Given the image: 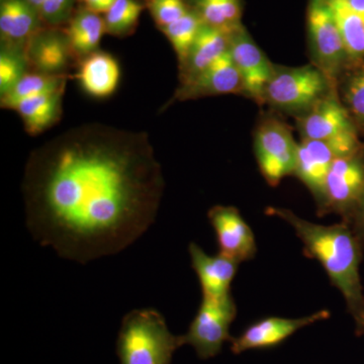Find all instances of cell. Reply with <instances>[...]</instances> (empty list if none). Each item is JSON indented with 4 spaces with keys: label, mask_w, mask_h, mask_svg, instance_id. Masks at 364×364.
Masks as SVG:
<instances>
[{
    "label": "cell",
    "mask_w": 364,
    "mask_h": 364,
    "mask_svg": "<svg viewBox=\"0 0 364 364\" xmlns=\"http://www.w3.org/2000/svg\"><path fill=\"white\" fill-rule=\"evenodd\" d=\"M164 188L147 134L98 123L33 150L21 182L35 240L82 264L143 236L156 220Z\"/></svg>",
    "instance_id": "6da1fadb"
},
{
    "label": "cell",
    "mask_w": 364,
    "mask_h": 364,
    "mask_svg": "<svg viewBox=\"0 0 364 364\" xmlns=\"http://www.w3.org/2000/svg\"><path fill=\"white\" fill-rule=\"evenodd\" d=\"M267 213L291 225L305 246L306 255L322 264L333 286L343 296L358 331L364 325V294L359 273L363 243L350 225L316 224L286 208H268Z\"/></svg>",
    "instance_id": "7a4b0ae2"
},
{
    "label": "cell",
    "mask_w": 364,
    "mask_h": 364,
    "mask_svg": "<svg viewBox=\"0 0 364 364\" xmlns=\"http://www.w3.org/2000/svg\"><path fill=\"white\" fill-rule=\"evenodd\" d=\"M182 335L170 331L162 314L155 309H136L124 315L117 333L119 364H171L183 346Z\"/></svg>",
    "instance_id": "3957f363"
},
{
    "label": "cell",
    "mask_w": 364,
    "mask_h": 364,
    "mask_svg": "<svg viewBox=\"0 0 364 364\" xmlns=\"http://www.w3.org/2000/svg\"><path fill=\"white\" fill-rule=\"evenodd\" d=\"M333 82L316 65L275 69L267 90L265 102L287 112H309L331 95Z\"/></svg>",
    "instance_id": "277c9868"
},
{
    "label": "cell",
    "mask_w": 364,
    "mask_h": 364,
    "mask_svg": "<svg viewBox=\"0 0 364 364\" xmlns=\"http://www.w3.org/2000/svg\"><path fill=\"white\" fill-rule=\"evenodd\" d=\"M359 151L361 147L356 133L345 134L329 140L303 139L298 144L294 174L312 191L321 205L324 198L326 179L333 162Z\"/></svg>",
    "instance_id": "5b68a950"
},
{
    "label": "cell",
    "mask_w": 364,
    "mask_h": 364,
    "mask_svg": "<svg viewBox=\"0 0 364 364\" xmlns=\"http://www.w3.org/2000/svg\"><path fill=\"white\" fill-rule=\"evenodd\" d=\"M236 315V304L232 294L220 299L203 296L188 332L182 335L184 345H191L198 358H215L221 352L223 345L233 339L230 327Z\"/></svg>",
    "instance_id": "8992f818"
},
{
    "label": "cell",
    "mask_w": 364,
    "mask_h": 364,
    "mask_svg": "<svg viewBox=\"0 0 364 364\" xmlns=\"http://www.w3.org/2000/svg\"><path fill=\"white\" fill-rule=\"evenodd\" d=\"M306 26L316 66L334 83L345 64L350 61L338 26L325 0H309Z\"/></svg>",
    "instance_id": "52a82bcc"
},
{
    "label": "cell",
    "mask_w": 364,
    "mask_h": 364,
    "mask_svg": "<svg viewBox=\"0 0 364 364\" xmlns=\"http://www.w3.org/2000/svg\"><path fill=\"white\" fill-rule=\"evenodd\" d=\"M255 155L267 183L277 186L284 177L294 174L298 144L289 127L279 119H265L255 134Z\"/></svg>",
    "instance_id": "ba28073f"
},
{
    "label": "cell",
    "mask_w": 364,
    "mask_h": 364,
    "mask_svg": "<svg viewBox=\"0 0 364 364\" xmlns=\"http://www.w3.org/2000/svg\"><path fill=\"white\" fill-rule=\"evenodd\" d=\"M364 188V154L363 151L333 162L326 179L321 213L335 212L343 215L347 223L358 208Z\"/></svg>",
    "instance_id": "9c48e42d"
},
{
    "label": "cell",
    "mask_w": 364,
    "mask_h": 364,
    "mask_svg": "<svg viewBox=\"0 0 364 364\" xmlns=\"http://www.w3.org/2000/svg\"><path fill=\"white\" fill-rule=\"evenodd\" d=\"M229 37V52L240 72L244 95L258 104H263L274 67L243 25L230 33Z\"/></svg>",
    "instance_id": "30bf717a"
},
{
    "label": "cell",
    "mask_w": 364,
    "mask_h": 364,
    "mask_svg": "<svg viewBox=\"0 0 364 364\" xmlns=\"http://www.w3.org/2000/svg\"><path fill=\"white\" fill-rule=\"evenodd\" d=\"M30 70L47 75H69L78 64L64 28L43 26L26 46Z\"/></svg>",
    "instance_id": "8fae6325"
},
{
    "label": "cell",
    "mask_w": 364,
    "mask_h": 364,
    "mask_svg": "<svg viewBox=\"0 0 364 364\" xmlns=\"http://www.w3.org/2000/svg\"><path fill=\"white\" fill-rule=\"evenodd\" d=\"M329 317V311L322 310L301 318H263L249 326L240 336L232 339L231 350L234 354H241L254 349L272 348L286 341L291 335L306 326L327 320Z\"/></svg>",
    "instance_id": "7c38bea8"
},
{
    "label": "cell",
    "mask_w": 364,
    "mask_h": 364,
    "mask_svg": "<svg viewBox=\"0 0 364 364\" xmlns=\"http://www.w3.org/2000/svg\"><path fill=\"white\" fill-rule=\"evenodd\" d=\"M208 218L217 235L220 253L239 263L252 259L257 251L255 237L238 208L215 205L208 210Z\"/></svg>",
    "instance_id": "4fadbf2b"
},
{
    "label": "cell",
    "mask_w": 364,
    "mask_h": 364,
    "mask_svg": "<svg viewBox=\"0 0 364 364\" xmlns=\"http://www.w3.org/2000/svg\"><path fill=\"white\" fill-rule=\"evenodd\" d=\"M243 93L240 72L228 51L195 79L181 85L173 100H188L205 97Z\"/></svg>",
    "instance_id": "5bb4252c"
},
{
    "label": "cell",
    "mask_w": 364,
    "mask_h": 364,
    "mask_svg": "<svg viewBox=\"0 0 364 364\" xmlns=\"http://www.w3.org/2000/svg\"><path fill=\"white\" fill-rule=\"evenodd\" d=\"M188 252L203 296L220 299L231 296V284L240 263L221 253L208 255L193 242L189 244Z\"/></svg>",
    "instance_id": "9a60e30c"
},
{
    "label": "cell",
    "mask_w": 364,
    "mask_h": 364,
    "mask_svg": "<svg viewBox=\"0 0 364 364\" xmlns=\"http://www.w3.org/2000/svg\"><path fill=\"white\" fill-rule=\"evenodd\" d=\"M303 139L329 140L356 133L353 119L341 102L331 95L314 105L301 121Z\"/></svg>",
    "instance_id": "2e32d148"
},
{
    "label": "cell",
    "mask_w": 364,
    "mask_h": 364,
    "mask_svg": "<svg viewBox=\"0 0 364 364\" xmlns=\"http://www.w3.org/2000/svg\"><path fill=\"white\" fill-rule=\"evenodd\" d=\"M77 66L75 78L86 95L107 98L116 92L121 80V68L112 54L98 50L81 60Z\"/></svg>",
    "instance_id": "e0dca14e"
},
{
    "label": "cell",
    "mask_w": 364,
    "mask_h": 364,
    "mask_svg": "<svg viewBox=\"0 0 364 364\" xmlns=\"http://www.w3.org/2000/svg\"><path fill=\"white\" fill-rule=\"evenodd\" d=\"M44 23L37 9L26 0H0L1 43L26 48Z\"/></svg>",
    "instance_id": "ac0fdd59"
},
{
    "label": "cell",
    "mask_w": 364,
    "mask_h": 364,
    "mask_svg": "<svg viewBox=\"0 0 364 364\" xmlns=\"http://www.w3.org/2000/svg\"><path fill=\"white\" fill-rule=\"evenodd\" d=\"M229 33L203 25L189 50L188 57L179 65L181 85H186L229 51Z\"/></svg>",
    "instance_id": "d6986e66"
},
{
    "label": "cell",
    "mask_w": 364,
    "mask_h": 364,
    "mask_svg": "<svg viewBox=\"0 0 364 364\" xmlns=\"http://www.w3.org/2000/svg\"><path fill=\"white\" fill-rule=\"evenodd\" d=\"M64 32L77 62L100 50L105 33L104 16L93 13L85 6L75 9ZM78 65V64H77Z\"/></svg>",
    "instance_id": "ffe728a7"
},
{
    "label": "cell",
    "mask_w": 364,
    "mask_h": 364,
    "mask_svg": "<svg viewBox=\"0 0 364 364\" xmlns=\"http://www.w3.org/2000/svg\"><path fill=\"white\" fill-rule=\"evenodd\" d=\"M64 92L65 90H60L51 95L30 98L14 107V111L23 119L26 133L40 135L58 123L63 112Z\"/></svg>",
    "instance_id": "44dd1931"
},
{
    "label": "cell",
    "mask_w": 364,
    "mask_h": 364,
    "mask_svg": "<svg viewBox=\"0 0 364 364\" xmlns=\"http://www.w3.org/2000/svg\"><path fill=\"white\" fill-rule=\"evenodd\" d=\"M189 7L202 20L203 25L226 33L242 26V0H186Z\"/></svg>",
    "instance_id": "7402d4cb"
},
{
    "label": "cell",
    "mask_w": 364,
    "mask_h": 364,
    "mask_svg": "<svg viewBox=\"0 0 364 364\" xmlns=\"http://www.w3.org/2000/svg\"><path fill=\"white\" fill-rule=\"evenodd\" d=\"M70 77L69 75H47L30 70L13 90L0 97V105L2 109H14L23 100L65 90L67 81Z\"/></svg>",
    "instance_id": "603a6c76"
},
{
    "label": "cell",
    "mask_w": 364,
    "mask_h": 364,
    "mask_svg": "<svg viewBox=\"0 0 364 364\" xmlns=\"http://www.w3.org/2000/svg\"><path fill=\"white\" fill-rule=\"evenodd\" d=\"M331 9L349 61L360 62L364 59V20L347 6L344 0H325Z\"/></svg>",
    "instance_id": "cb8c5ba5"
},
{
    "label": "cell",
    "mask_w": 364,
    "mask_h": 364,
    "mask_svg": "<svg viewBox=\"0 0 364 364\" xmlns=\"http://www.w3.org/2000/svg\"><path fill=\"white\" fill-rule=\"evenodd\" d=\"M145 9V0H117L104 14L105 33L117 38L129 37L135 33Z\"/></svg>",
    "instance_id": "d4e9b609"
},
{
    "label": "cell",
    "mask_w": 364,
    "mask_h": 364,
    "mask_svg": "<svg viewBox=\"0 0 364 364\" xmlns=\"http://www.w3.org/2000/svg\"><path fill=\"white\" fill-rule=\"evenodd\" d=\"M203 25L200 16L191 9V11L179 20L159 28L173 48L179 65L183 63L184 60L188 57L189 50L198 37Z\"/></svg>",
    "instance_id": "484cf974"
},
{
    "label": "cell",
    "mask_w": 364,
    "mask_h": 364,
    "mask_svg": "<svg viewBox=\"0 0 364 364\" xmlns=\"http://www.w3.org/2000/svg\"><path fill=\"white\" fill-rule=\"evenodd\" d=\"M30 71L26 48L1 43L0 49V97L7 95Z\"/></svg>",
    "instance_id": "4316f807"
},
{
    "label": "cell",
    "mask_w": 364,
    "mask_h": 364,
    "mask_svg": "<svg viewBox=\"0 0 364 364\" xmlns=\"http://www.w3.org/2000/svg\"><path fill=\"white\" fill-rule=\"evenodd\" d=\"M343 90L345 107L353 121L364 128V63L352 71Z\"/></svg>",
    "instance_id": "83f0119b"
},
{
    "label": "cell",
    "mask_w": 364,
    "mask_h": 364,
    "mask_svg": "<svg viewBox=\"0 0 364 364\" xmlns=\"http://www.w3.org/2000/svg\"><path fill=\"white\" fill-rule=\"evenodd\" d=\"M145 4L159 28L174 23L191 11L186 0H145Z\"/></svg>",
    "instance_id": "f1b7e54d"
},
{
    "label": "cell",
    "mask_w": 364,
    "mask_h": 364,
    "mask_svg": "<svg viewBox=\"0 0 364 364\" xmlns=\"http://www.w3.org/2000/svg\"><path fill=\"white\" fill-rule=\"evenodd\" d=\"M75 2L76 0H46L38 13L44 26L61 28L67 25L75 11Z\"/></svg>",
    "instance_id": "f546056e"
},
{
    "label": "cell",
    "mask_w": 364,
    "mask_h": 364,
    "mask_svg": "<svg viewBox=\"0 0 364 364\" xmlns=\"http://www.w3.org/2000/svg\"><path fill=\"white\" fill-rule=\"evenodd\" d=\"M349 223H351L350 227L353 229L354 233L358 235V238L364 243V188L358 208L347 224Z\"/></svg>",
    "instance_id": "4dcf8cb0"
},
{
    "label": "cell",
    "mask_w": 364,
    "mask_h": 364,
    "mask_svg": "<svg viewBox=\"0 0 364 364\" xmlns=\"http://www.w3.org/2000/svg\"><path fill=\"white\" fill-rule=\"evenodd\" d=\"M117 0H82L86 9L100 14H105L109 11Z\"/></svg>",
    "instance_id": "1f68e13d"
},
{
    "label": "cell",
    "mask_w": 364,
    "mask_h": 364,
    "mask_svg": "<svg viewBox=\"0 0 364 364\" xmlns=\"http://www.w3.org/2000/svg\"><path fill=\"white\" fill-rule=\"evenodd\" d=\"M344 1L354 13L358 14L364 20V0H344Z\"/></svg>",
    "instance_id": "d6a6232c"
},
{
    "label": "cell",
    "mask_w": 364,
    "mask_h": 364,
    "mask_svg": "<svg viewBox=\"0 0 364 364\" xmlns=\"http://www.w3.org/2000/svg\"><path fill=\"white\" fill-rule=\"evenodd\" d=\"M31 6L35 7L36 9H39L40 6L46 1V0H26Z\"/></svg>",
    "instance_id": "836d02e7"
},
{
    "label": "cell",
    "mask_w": 364,
    "mask_h": 364,
    "mask_svg": "<svg viewBox=\"0 0 364 364\" xmlns=\"http://www.w3.org/2000/svg\"><path fill=\"white\" fill-rule=\"evenodd\" d=\"M356 332H358V334L364 335V325L358 330V331Z\"/></svg>",
    "instance_id": "e575fe53"
},
{
    "label": "cell",
    "mask_w": 364,
    "mask_h": 364,
    "mask_svg": "<svg viewBox=\"0 0 364 364\" xmlns=\"http://www.w3.org/2000/svg\"><path fill=\"white\" fill-rule=\"evenodd\" d=\"M81 1H82V0H81Z\"/></svg>",
    "instance_id": "d590c367"
}]
</instances>
